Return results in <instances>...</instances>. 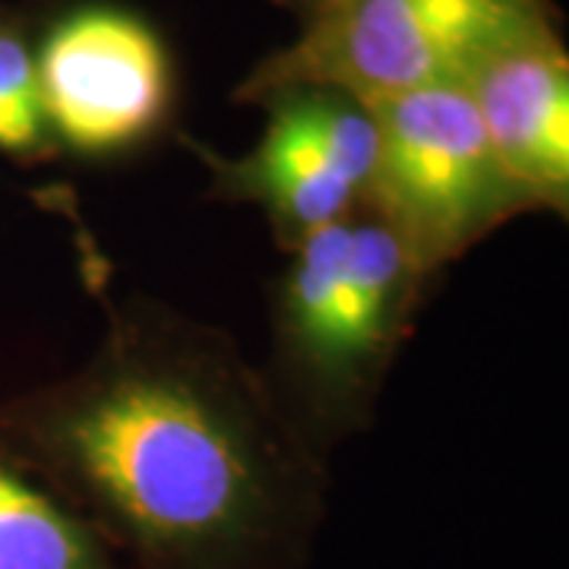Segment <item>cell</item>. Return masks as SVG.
<instances>
[{
	"instance_id": "obj_7",
	"label": "cell",
	"mask_w": 569,
	"mask_h": 569,
	"mask_svg": "<svg viewBox=\"0 0 569 569\" xmlns=\"http://www.w3.org/2000/svg\"><path fill=\"white\" fill-rule=\"evenodd\" d=\"M490 149L531 212H569V61L553 17L500 41L462 77Z\"/></svg>"
},
{
	"instance_id": "obj_6",
	"label": "cell",
	"mask_w": 569,
	"mask_h": 569,
	"mask_svg": "<svg viewBox=\"0 0 569 569\" xmlns=\"http://www.w3.org/2000/svg\"><path fill=\"white\" fill-rule=\"evenodd\" d=\"M41 108L61 152L121 156L171 114L174 73L162 36L137 13L92 3L36 39Z\"/></svg>"
},
{
	"instance_id": "obj_4",
	"label": "cell",
	"mask_w": 569,
	"mask_h": 569,
	"mask_svg": "<svg viewBox=\"0 0 569 569\" xmlns=\"http://www.w3.org/2000/svg\"><path fill=\"white\" fill-rule=\"evenodd\" d=\"M370 108L380 149L365 200L425 276H437L490 231L531 212L497 162L462 82L427 86Z\"/></svg>"
},
{
	"instance_id": "obj_2",
	"label": "cell",
	"mask_w": 569,
	"mask_h": 569,
	"mask_svg": "<svg viewBox=\"0 0 569 569\" xmlns=\"http://www.w3.org/2000/svg\"><path fill=\"white\" fill-rule=\"evenodd\" d=\"M427 282L367 200L288 253L266 377L313 447L329 452L370 427Z\"/></svg>"
},
{
	"instance_id": "obj_5",
	"label": "cell",
	"mask_w": 569,
	"mask_h": 569,
	"mask_svg": "<svg viewBox=\"0 0 569 569\" xmlns=\"http://www.w3.org/2000/svg\"><path fill=\"white\" fill-rule=\"evenodd\" d=\"M253 104L266 108V127L244 156L183 142L209 171V197L263 209L279 250L291 253L365 203L380 149L377 118L329 86H284Z\"/></svg>"
},
{
	"instance_id": "obj_10",
	"label": "cell",
	"mask_w": 569,
	"mask_h": 569,
	"mask_svg": "<svg viewBox=\"0 0 569 569\" xmlns=\"http://www.w3.org/2000/svg\"><path fill=\"white\" fill-rule=\"evenodd\" d=\"M279 3H284V7H291V10H298V13H305L307 17H313L317 10H323V7H329L332 0H279Z\"/></svg>"
},
{
	"instance_id": "obj_8",
	"label": "cell",
	"mask_w": 569,
	"mask_h": 569,
	"mask_svg": "<svg viewBox=\"0 0 569 569\" xmlns=\"http://www.w3.org/2000/svg\"><path fill=\"white\" fill-rule=\"evenodd\" d=\"M0 569H123L77 512L0 456Z\"/></svg>"
},
{
	"instance_id": "obj_3",
	"label": "cell",
	"mask_w": 569,
	"mask_h": 569,
	"mask_svg": "<svg viewBox=\"0 0 569 569\" xmlns=\"http://www.w3.org/2000/svg\"><path fill=\"white\" fill-rule=\"evenodd\" d=\"M550 17L548 0H332L247 73L234 102L253 104L284 86H329L380 104L462 82L500 41Z\"/></svg>"
},
{
	"instance_id": "obj_1",
	"label": "cell",
	"mask_w": 569,
	"mask_h": 569,
	"mask_svg": "<svg viewBox=\"0 0 569 569\" xmlns=\"http://www.w3.org/2000/svg\"><path fill=\"white\" fill-rule=\"evenodd\" d=\"M73 373L0 402V456L51 490L123 569H305L329 462L231 332L114 295Z\"/></svg>"
},
{
	"instance_id": "obj_9",
	"label": "cell",
	"mask_w": 569,
	"mask_h": 569,
	"mask_svg": "<svg viewBox=\"0 0 569 569\" xmlns=\"http://www.w3.org/2000/svg\"><path fill=\"white\" fill-rule=\"evenodd\" d=\"M36 39L20 10L0 3V156L17 164L63 156L41 108Z\"/></svg>"
}]
</instances>
